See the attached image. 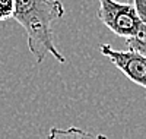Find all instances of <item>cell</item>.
I'll use <instances>...</instances> for the list:
<instances>
[{"label":"cell","mask_w":146,"mask_h":139,"mask_svg":"<svg viewBox=\"0 0 146 139\" xmlns=\"http://www.w3.org/2000/svg\"><path fill=\"white\" fill-rule=\"evenodd\" d=\"M98 18L115 35L126 40L146 41V25L140 19L131 0H100Z\"/></svg>","instance_id":"cell-2"},{"label":"cell","mask_w":146,"mask_h":139,"mask_svg":"<svg viewBox=\"0 0 146 139\" xmlns=\"http://www.w3.org/2000/svg\"><path fill=\"white\" fill-rule=\"evenodd\" d=\"M15 15V0H0V22L13 19Z\"/></svg>","instance_id":"cell-5"},{"label":"cell","mask_w":146,"mask_h":139,"mask_svg":"<svg viewBox=\"0 0 146 139\" xmlns=\"http://www.w3.org/2000/svg\"><path fill=\"white\" fill-rule=\"evenodd\" d=\"M64 12L60 0H15L13 19L25 29L28 48L36 63H42L48 54L60 63H66L53 37V23L62 19Z\"/></svg>","instance_id":"cell-1"},{"label":"cell","mask_w":146,"mask_h":139,"mask_svg":"<svg viewBox=\"0 0 146 139\" xmlns=\"http://www.w3.org/2000/svg\"><path fill=\"white\" fill-rule=\"evenodd\" d=\"M100 51L131 82L146 90V56L133 50H115L110 44H101Z\"/></svg>","instance_id":"cell-3"},{"label":"cell","mask_w":146,"mask_h":139,"mask_svg":"<svg viewBox=\"0 0 146 139\" xmlns=\"http://www.w3.org/2000/svg\"><path fill=\"white\" fill-rule=\"evenodd\" d=\"M47 139H110L102 133H94L89 130H85L76 126H70L66 129L51 128L48 130Z\"/></svg>","instance_id":"cell-4"}]
</instances>
